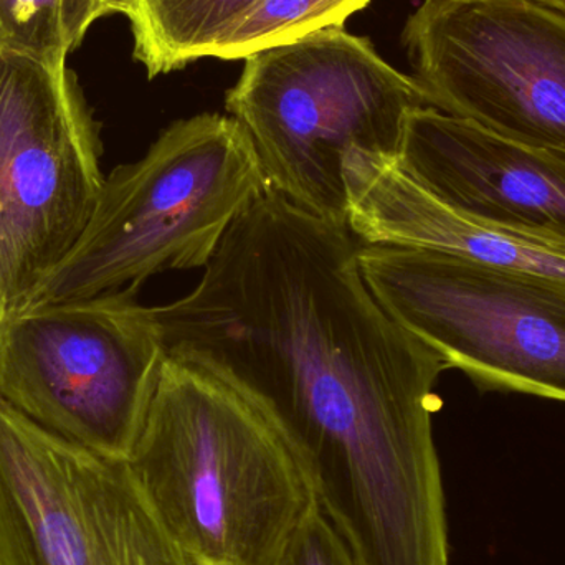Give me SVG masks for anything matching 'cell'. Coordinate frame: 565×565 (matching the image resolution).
Masks as SVG:
<instances>
[{
	"instance_id": "obj_1",
	"label": "cell",
	"mask_w": 565,
	"mask_h": 565,
	"mask_svg": "<svg viewBox=\"0 0 565 565\" xmlns=\"http://www.w3.org/2000/svg\"><path fill=\"white\" fill-rule=\"evenodd\" d=\"M348 225L268 191L198 286L154 311L169 358L247 397L298 451L359 565H450L434 438L444 359L372 295Z\"/></svg>"
},
{
	"instance_id": "obj_2",
	"label": "cell",
	"mask_w": 565,
	"mask_h": 565,
	"mask_svg": "<svg viewBox=\"0 0 565 565\" xmlns=\"http://www.w3.org/2000/svg\"><path fill=\"white\" fill-rule=\"evenodd\" d=\"M129 468L201 565H274L318 504L288 438L211 372L169 358Z\"/></svg>"
},
{
	"instance_id": "obj_3",
	"label": "cell",
	"mask_w": 565,
	"mask_h": 565,
	"mask_svg": "<svg viewBox=\"0 0 565 565\" xmlns=\"http://www.w3.org/2000/svg\"><path fill=\"white\" fill-rule=\"evenodd\" d=\"M268 191L237 119L204 113L172 122L139 161L106 175L82 237L19 309L139 292L162 271L205 268Z\"/></svg>"
},
{
	"instance_id": "obj_4",
	"label": "cell",
	"mask_w": 565,
	"mask_h": 565,
	"mask_svg": "<svg viewBox=\"0 0 565 565\" xmlns=\"http://www.w3.org/2000/svg\"><path fill=\"white\" fill-rule=\"evenodd\" d=\"M422 106L428 105L414 76L344 26L247 56L225 98L254 142L268 189L342 225L348 159L397 158L407 116Z\"/></svg>"
},
{
	"instance_id": "obj_5",
	"label": "cell",
	"mask_w": 565,
	"mask_h": 565,
	"mask_svg": "<svg viewBox=\"0 0 565 565\" xmlns=\"http://www.w3.org/2000/svg\"><path fill=\"white\" fill-rule=\"evenodd\" d=\"M131 289L17 309L0 321V398L39 427L129 460L168 361Z\"/></svg>"
},
{
	"instance_id": "obj_6",
	"label": "cell",
	"mask_w": 565,
	"mask_h": 565,
	"mask_svg": "<svg viewBox=\"0 0 565 565\" xmlns=\"http://www.w3.org/2000/svg\"><path fill=\"white\" fill-rule=\"evenodd\" d=\"M385 311L481 391L565 402V280L417 248L359 244Z\"/></svg>"
},
{
	"instance_id": "obj_7",
	"label": "cell",
	"mask_w": 565,
	"mask_h": 565,
	"mask_svg": "<svg viewBox=\"0 0 565 565\" xmlns=\"http://www.w3.org/2000/svg\"><path fill=\"white\" fill-rule=\"evenodd\" d=\"M102 154L75 73L0 53L2 319L82 237L105 184Z\"/></svg>"
},
{
	"instance_id": "obj_8",
	"label": "cell",
	"mask_w": 565,
	"mask_h": 565,
	"mask_svg": "<svg viewBox=\"0 0 565 565\" xmlns=\"http://www.w3.org/2000/svg\"><path fill=\"white\" fill-rule=\"evenodd\" d=\"M405 49L431 108L565 159V13L541 0H424Z\"/></svg>"
},
{
	"instance_id": "obj_9",
	"label": "cell",
	"mask_w": 565,
	"mask_h": 565,
	"mask_svg": "<svg viewBox=\"0 0 565 565\" xmlns=\"http://www.w3.org/2000/svg\"><path fill=\"white\" fill-rule=\"evenodd\" d=\"M0 565H201L166 531L128 460L0 398Z\"/></svg>"
},
{
	"instance_id": "obj_10",
	"label": "cell",
	"mask_w": 565,
	"mask_h": 565,
	"mask_svg": "<svg viewBox=\"0 0 565 565\" xmlns=\"http://www.w3.org/2000/svg\"><path fill=\"white\" fill-rule=\"evenodd\" d=\"M397 161L450 207L565 250L564 158L422 106L407 116Z\"/></svg>"
},
{
	"instance_id": "obj_11",
	"label": "cell",
	"mask_w": 565,
	"mask_h": 565,
	"mask_svg": "<svg viewBox=\"0 0 565 565\" xmlns=\"http://www.w3.org/2000/svg\"><path fill=\"white\" fill-rule=\"evenodd\" d=\"M348 228L359 244L417 248L565 280V250L507 234L441 202L397 158L355 152L345 164Z\"/></svg>"
},
{
	"instance_id": "obj_12",
	"label": "cell",
	"mask_w": 565,
	"mask_h": 565,
	"mask_svg": "<svg viewBox=\"0 0 565 565\" xmlns=\"http://www.w3.org/2000/svg\"><path fill=\"white\" fill-rule=\"evenodd\" d=\"M262 0H131L135 60L149 78L211 56Z\"/></svg>"
},
{
	"instance_id": "obj_13",
	"label": "cell",
	"mask_w": 565,
	"mask_h": 565,
	"mask_svg": "<svg viewBox=\"0 0 565 565\" xmlns=\"http://www.w3.org/2000/svg\"><path fill=\"white\" fill-rule=\"evenodd\" d=\"M131 0H0V53L66 65L89 26Z\"/></svg>"
},
{
	"instance_id": "obj_14",
	"label": "cell",
	"mask_w": 565,
	"mask_h": 565,
	"mask_svg": "<svg viewBox=\"0 0 565 565\" xmlns=\"http://www.w3.org/2000/svg\"><path fill=\"white\" fill-rule=\"evenodd\" d=\"M371 0H262L245 15L211 56L241 60L305 39L311 33L342 26Z\"/></svg>"
},
{
	"instance_id": "obj_15",
	"label": "cell",
	"mask_w": 565,
	"mask_h": 565,
	"mask_svg": "<svg viewBox=\"0 0 565 565\" xmlns=\"http://www.w3.org/2000/svg\"><path fill=\"white\" fill-rule=\"evenodd\" d=\"M274 565H359L341 534L316 504Z\"/></svg>"
},
{
	"instance_id": "obj_16",
	"label": "cell",
	"mask_w": 565,
	"mask_h": 565,
	"mask_svg": "<svg viewBox=\"0 0 565 565\" xmlns=\"http://www.w3.org/2000/svg\"><path fill=\"white\" fill-rule=\"evenodd\" d=\"M541 2L547 3V6L553 7V9L561 10V12L565 13V0H541Z\"/></svg>"
},
{
	"instance_id": "obj_17",
	"label": "cell",
	"mask_w": 565,
	"mask_h": 565,
	"mask_svg": "<svg viewBox=\"0 0 565 565\" xmlns=\"http://www.w3.org/2000/svg\"><path fill=\"white\" fill-rule=\"evenodd\" d=\"M0 321H2V312H0Z\"/></svg>"
}]
</instances>
